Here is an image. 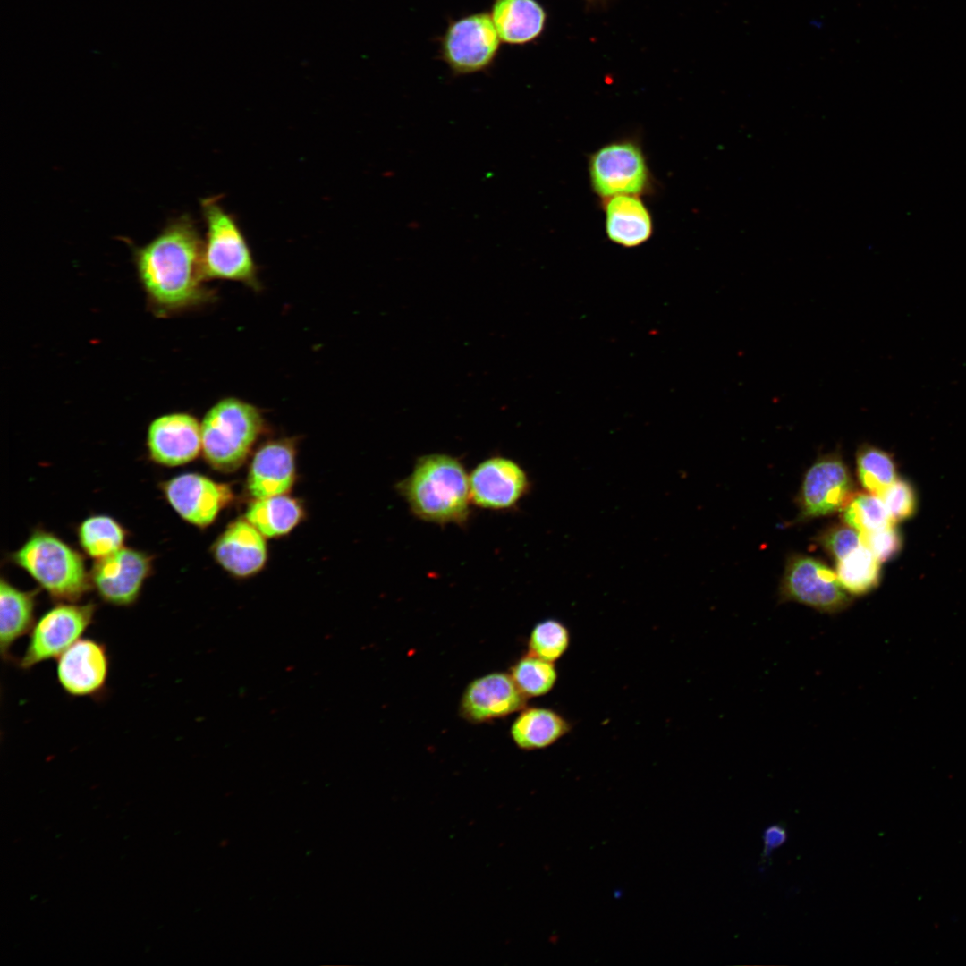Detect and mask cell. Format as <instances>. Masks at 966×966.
<instances>
[{"mask_svg":"<svg viewBox=\"0 0 966 966\" xmlns=\"http://www.w3.org/2000/svg\"><path fill=\"white\" fill-rule=\"evenodd\" d=\"M140 278L151 302L163 311L208 301L203 285V241L191 216L183 215L136 250Z\"/></svg>","mask_w":966,"mask_h":966,"instance_id":"cell-1","label":"cell"},{"mask_svg":"<svg viewBox=\"0 0 966 966\" xmlns=\"http://www.w3.org/2000/svg\"><path fill=\"white\" fill-rule=\"evenodd\" d=\"M395 489L420 521L464 526L470 516L469 474L458 457L441 453L419 457Z\"/></svg>","mask_w":966,"mask_h":966,"instance_id":"cell-2","label":"cell"},{"mask_svg":"<svg viewBox=\"0 0 966 966\" xmlns=\"http://www.w3.org/2000/svg\"><path fill=\"white\" fill-rule=\"evenodd\" d=\"M9 559L57 602H77L91 589L81 554L47 530H33Z\"/></svg>","mask_w":966,"mask_h":966,"instance_id":"cell-3","label":"cell"},{"mask_svg":"<svg viewBox=\"0 0 966 966\" xmlns=\"http://www.w3.org/2000/svg\"><path fill=\"white\" fill-rule=\"evenodd\" d=\"M201 426V453L214 469L232 472L242 466L262 433L264 420L253 405L225 398L205 415Z\"/></svg>","mask_w":966,"mask_h":966,"instance_id":"cell-4","label":"cell"},{"mask_svg":"<svg viewBox=\"0 0 966 966\" xmlns=\"http://www.w3.org/2000/svg\"><path fill=\"white\" fill-rule=\"evenodd\" d=\"M206 225L203 267L206 278L224 279L258 287L251 251L236 219L216 197L201 200Z\"/></svg>","mask_w":966,"mask_h":966,"instance_id":"cell-5","label":"cell"},{"mask_svg":"<svg viewBox=\"0 0 966 966\" xmlns=\"http://www.w3.org/2000/svg\"><path fill=\"white\" fill-rule=\"evenodd\" d=\"M94 603L57 602L34 623L18 665L23 670L57 657L83 634L94 622Z\"/></svg>","mask_w":966,"mask_h":966,"instance_id":"cell-6","label":"cell"},{"mask_svg":"<svg viewBox=\"0 0 966 966\" xmlns=\"http://www.w3.org/2000/svg\"><path fill=\"white\" fill-rule=\"evenodd\" d=\"M593 191L603 200L621 194L640 195L651 186V174L640 146L631 140L609 142L589 159Z\"/></svg>","mask_w":966,"mask_h":966,"instance_id":"cell-7","label":"cell"},{"mask_svg":"<svg viewBox=\"0 0 966 966\" xmlns=\"http://www.w3.org/2000/svg\"><path fill=\"white\" fill-rule=\"evenodd\" d=\"M783 601L797 602L822 614H838L852 604L837 575L824 563L806 555H793L787 563L781 583Z\"/></svg>","mask_w":966,"mask_h":966,"instance_id":"cell-8","label":"cell"},{"mask_svg":"<svg viewBox=\"0 0 966 966\" xmlns=\"http://www.w3.org/2000/svg\"><path fill=\"white\" fill-rule=\"evenodd\" d=\"M500 40L491 15L470 14L449 24L441 43L442 55L456 74L481 72L493 63Z\"/></svg>","mask_w":966,"mask_h":966,"instance_id":"cell-9","label":"cell"},{"mask_svg":"<svg viewBox=\"0 0 966 966\" xmlns=\"http://www.w3.org/2000/svg\"><path fill=\"white\" fill-rule=\"evenodd\" d=\"M154 557L142 550L123 547L95 560L89 571L91 588L100 599L116 606H130L139 599L153 572Z\"/></svg>","mask_w":966,"mask_h":966,"instance_id":"cell-10","label":"cell"},{"mask_svg":"<svg viewBox=\"0 0 966 966\" xmlns=\"http://www.w3.org/2000/svg\"><path fill=\"white\" fill-rule=\"evenodd\" d=\"M471 503L481 509L510 511L529 493L530 481L514 460L493 455L478 463L469 474Z\"/></svg>","mask_w":966,"mask_h":966,"instance_id":"cell-11","label":"cell"},{"mask_svg":"<svg viewBox=\"0 0 966 966\" xmlns=\"http://www.w3.org/2000/svg\"><path fill=\"white\" fill-rule=\"evenodd\" d=\"M159 487L176 513L199 528L210 525L233 499L229 486L195 472L173 477Z\"/></svg>","mask_w":966,"mask_h":966,"instance_id":"cell-12","label":"cell"},{"mask_svg":"<svg viewBox=\"0 0 966 966\" xmlns=\"http://www.w3.org/2000/svg\"><path fill=\"white\" fill-rule=\"evenodd\" d=\"M109 667L106 646L95 639L80 638L57 657V682L72 697H98L106 687Z\"/></svg>","mask_w":966,"mask_h":966,"instance_id":"cell-13","label":"cell"},{"mask_svg":"<svg viewBox=\"0 0 966 966\" xmlns=\"http://www.w3.org/2000/svg\"><path fill=\"white\" fill-rule=\"evenodd\" d=\"M853 483L837 453L820 457L806 472L800 495L801 514L825 516L843 509L852 497Z\"/></svg>","mask_w":966,"mask_h":966,"instance_id":"cell-14","label":"cell"},{"mask_svg":"<svg viewBox=\"0 0 966 966\" xmlns=\"http://www.w3.org/2000/svg\"><path fill=\"white\" fill-rule=\"evenodd\" d=\"M527 699L510 674L490 673L467 685L461 698L460 714L470 723H487L521 711Z\"/></svg>","mask_w":966,"mask_h":966,"instance_id":"cell-15","label":"cell"},{"mask_svg":"<svg viewBox=\"0 0 966 966\" xmlns=\"http://www.w3.org/2000/svg\"><path fill=\"white\" fill-rule=\"evenodd\" d=\"M149 459L165 467H176L195 460L201 452V426L187 413L157 418L148 429Z\"/></svg>","mask_w":966,"mask_h":966,"instance_id":"cell-16","label":"cell"},{"mask_svg":"<svg viewBox=\"0 0 966 966\" xmlns=\"http://www.w3.org/2000/svg\"><path fill=\"white\" fill-rule=\"evenodd\" d=\"M212 551L225 571L241 578L259 572L267 557L264 536L247 520L230 523L216 540Z\"/></svg>","mask_w":966,"mask_h":966,"instance_id":"cell-17","label":"cell"},{"mask_svg":"<svg viewBox=\"0 0 966 966\" xmlns=\"http://www.w3.org/2000/svg\"><path fill=\"white\" fill-rule=\"evenodd\" d=\"M295 480V449L286 439L262 445L251 461L247 487L256 499L284 495Z\"/></svg>","mask_w":966,"mask_h":966,"instance_id":"cell-18","label":"cell"},{"mask_svg":"<svg viewBox=\"0 0 966 966\" xmlns=\"http://www.w3.org/2000/svg\"><path fill=\"white\" fill-rule=\"evenodd\" d=\"M605 228L613 242L626 248L646 242L653 233L649 210L639 195L621 194L604 199Z\"/></svg>","mask_w":966,"mask_h":966,"instance_id":"cell-19","label":"cell"},{"mask_svg":"<svg viewBox=\"0 0 966 966\" xmlns=\"http://www.w3.org/2000/svg\"><path fill=\"white\" fill-rule=\"evenodd\" d=\"M38 592V589L22 590L1 578L0 648L4 660L11 658L13 644L32 629Z\"/></svg>","mask_w":966,"mask_h":966,"instance_id":"cell-20","label":"cell"},{"mask_svg":"<svg viewBox=\"0 0 966 966\" xmlns=\"http://www.w3.org/2000/svg\"><path fill=\"white\" fill-rule=\"evenodd\" d=\"M491 18L503 42L524 44L540 35L546 13L536 0H495Z\"/></svg>","mask_w":966,"mask_h":966,"instance_id":"cell-21","label":"cell"},{"mask_svg":"<svg viewBox=\"0 0 966 966\" xmlns=\"http://www.w3.org/2000/svg\"><path fill=\"white\" fill-rule=\"evenodd\" d=\"M571 730L556 711L540 707L524 708L511 725L510 734L518 748L535 750L549 747Z\"/></svg>","mask_w":966,"mask_h":966,"instance_id":"cell-22","label":"cell"},{"mask_svg":"<svg viewBox=\"0 0 966 966\" xmlns=\"http://www.w3.org/2000/svg\"><path fill=\"white\" fill-rule=\"evenodd\" d=\"M303 515L299 501L278 495L258 498L250 504L245 517L264 537L275 538L292 530Z\"/></svg>","mask_w":966,"mask_h":966,"instance_id":"cell-23","label":"cell"},{"mask_svg":"<svg viewBox=\"0 0 966 966\" xmlns=\"http://www.w3.org/2000/svg\"><path fill=\"white\" fill-rule=\"evenodd\" d=\"M76 535L84 554L97 560L123 547L128 531L114 518L106 514H94L78 525Z\"/></svg>","mask_w":966,"mask_h":966,"instance_id":"cell-24","label":"cell"},{"mask_svg":"<svg viewBox=\"0 0 966 966\" xmlns=\"http://www.w3.org/2000/svg\"><path fill=\"white\" fill-rule=\"evenodd\" d=\"M836 575L851 597L863 596L877 587L880 580V562L860 544L846 556L837 561Z\"/></svg>","mask_w":966,"mask_h":966,"instance_id":"cell-25","label":"cell"},{"mask_svg":"<svg viewBox=\"0 0 966 966\" xmlns=\"http://www.w3.org/2000/svg\"><path fill=\"white\" fill-rule=\"evenodd\" d=\"M858 478L870 494L880 496L896 479L893 456L871 445H862L856 454Z\"/></svg>","mask_w":966,"mask_h":966,"instance_id":"cell-26","label":"cell"},{"mask_svg":"<svg viewBox=\"0 0 966 966\" xmlns=\"http://www.w3.org/2000/svg\"><path fill=\"white\" fill-rule=\"evenodd\" d=\"M510 674L520 691L527 697L547 694L555 687L558 674L553 662L527 653L511 667Z\"/></svg>","mask_w":966,"mask_h":966,"instance_id":"cell-27","label":"cell"},{"mask_svg":"<svg viewBox=\"0 0 966 966\" xmlns=\"http://www.w3.org/2000/svg\"><path fill=\"white\" fill-rule=\"evenodd\" d=\"M845 524L860 533L875 531L894 524L880 496L873 494L852 496L843 508Z\"/></svg>","mask_w":966,"mask_h":966,"instance_id":"cell-28","label":"cell"},{"mask_svg":"<svg viewBox=\"0 0 966 966\" xmlns=\"http://www.w3.org/2000/svg\"><path fill=\"white\" fill-rule=\"evenodd\" d=\"M570 642V631L562 622L546 619L532 628L528 641V653L555 663L565 654Z\"/></svg>","mask_w":966,"mask_h":966,"instance_id":"cell-29","label":"cell"},{"mask_svg":"<svg viewBox=\"0 0 966 966\" xmlns=\"http://www.w3.org/2000/svg\"><path fill=\"white\" fill-rule=\"evenodd\" d=\"M880 497L894 523L907 520L915 513L916 494L912 486L904 479H896Z\"/></svg>","mask_w":966,"mask_h":966,"instance_id":"cell-30","label":"cell"},{"mask_svg":"<svg viewBox=\"0 0 966 966\" xmlns=\"http://www.w3.org/2000/svg\"><path fill=\"white\" fill-rule=\"evenodd\" d=\"M860 543L867 547L879 562L893 559L902 549V537L894 524L875 531L860 533Z\"/></svg>","mask_w":966,"mask_h":966,"instance_id":"cell-31","label":"cell"},{"mask_svg":"<svg viewBox=\"0 0 966 966\" xmlns=\"http://www.w3.org/2000/svg\"><path fill=\"white\" fill-rule=\"evenodd\" d=\"M819 542L837 561L861 544L860 532L847 524L835 525L826 530L819 537Z\"/></svg>","mask_w":966,"mask_h":966,"instance_id":"cell-32","label":"cell"},{"mask_svg":"<svg viewBox=\"0 0 966 966\" xmlns=\"http://www.w3.org/2000/svg\"><path fill=\"white\" fill-rule=\"evenodd\" d=\"M762 838L763 854L767 857L787 841V831L781 824H772L764 830Z\"/></svg>","mask_w":966,"mask_h":966,"instance_id":"cell-33","label":"cell"}]
</instances>
